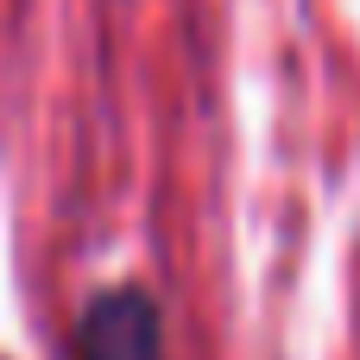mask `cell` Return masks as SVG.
<instances>
[{
  "instance_id": "6da1fadb",
  "label": "cell",
  "mask_w": 360,
  "mask_h": 360,
  "mask_svg": "<svg viewBox=\"0 0 360 360\" xmlns=\"http://www.w3.org/2000/svg\"><path fill=\"white\" fill-rule=\"evenodd\" d=\"M76 360H165V323L146 291H108L76 329Z\"/></svg>"
}]
</instances>
